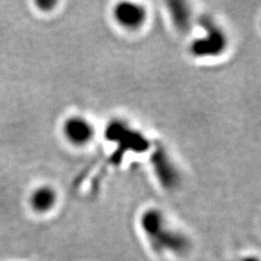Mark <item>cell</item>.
Here are the masks:
<instances>
[{"mask_svg":"<svg viewBox=\"0 0 261 261\" xmlns=\"http://www.w3.org/2000/svg\"><path fill=\"white\" fill-rule=\"evenodd\" d=\"M62 133L72 145L85 146L93 140L95 129L87 119L81 116H73L64 121Z\"/></svg>","mask_w":261,"mask_h":261,"instance_id":"7a4b0ae2","label":"cell"},{"mask_svg":"<svg viewBox=\"0 0 261 261\" xmlns=\"http://www.w3.org/2000/svg\"><path fill=\"white\" fill-rule=\"evenodd\" d=\"M142 226L152 247L157 251L183 254L190 248V242L184 235L170 230L159 211H147L142 218Z\"/></svg>","mask_w":261,"mask_h":261,"instance_id":"6da1fadb","label":"cell"},{"mask_svg":"<svg viewBox=\"0 0 261 261\" xmlns=\"http://www.w3.org/2000/svg\"><path fill=\"white\" fill-rule=\"evenodd\" d=\"M114 20L121 28L135 31L142 28L146 21V10L141 5L135 3H120L114 8Z\"/></svg>","mask_w":261,"mask_h":261,"instance_id":"3957f363","label":"cell"},{"mask_svg":"<svg viewBox=\"0 0 261 261\" xmlns=\"http://www.w3.org/2000/svg\"><path fill=\"white\" fill-rule=\"evenodd\" d=\"M57 193L48 185L38 186L30 195L29 202L32 209L38 214H46L50 211L57 203Z\"/></svg>","mask_w":261,"mask_h":261,"instance_id":"277c9868","label":"cell"}]
</instances>
